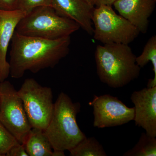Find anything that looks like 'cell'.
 I'll list each match as a JSON object with an SVG mask.
<instances>
[{
    "label": "cell",
    "mask_w": 156,
    "mask_h": 156,
    "mask_svg": "<svg viewBox=\"0 0 156 156\" xmlns=\"http://www.w3.org/2000/svg\"><path fill=\"white\" fill-rule=\"evenodd\" d=\"M11 42L10 75L20 79L27 71L36 73L55 67L69 53L71 37L48 40L22 35L15 31Z\"/></svg>",
    "instance_id": "6da1fadb"
},
{
    "label": "cell",
    "mask_w": 156,
    "mask_h": 156,
    "mask_svg": "<svg viewBox=\"0 0 156 156\" xmlns=\"http://www.w3.org/2000/svg\"><path fill=\"white\" fill-rule=\"evenodd\" d=\"M95 58L99 80L111 88L125 87L140 74L141 68L136 64V56L129 45H98Z\"/></svg>",
    "instance_id": "7a4b0ae2"
},
{
    "label": "cell",
    "mask_w": 156,
    "mask_h": 156,
    "mask_svg": "<svg viewBox=\"0 0 156 156\" xmlns=\"http://www.w3.org/2000/svg\"><path fill=\"white\" fill-rule=\"evenodd\" d=\"M81 107L80 102H73L64 92L58 95L52 118L44 130L53 150L69 151L87 137L76 121Z\"/></svg>",
    "instance_id": "3957f363"
},
{
    "label": "cell",
    "mask_w": 156,
    "mask_h": 156,
    "mask_svg": "<svg viewBox=\"0 0 156 156\" xmlns=\"http://www.w3.org/2000/svg\"><path fill=\"white\" fill-rule=\"evenodd\" d=\"M80 28L76 23L60 16L51 6H41L27 12L15 32L26 36L56 40L70 36Z\"/></svg>",
    "instance_id": "277c9868"
},
{
    "label": "cell",
    "mask_w": 156,
    "mask_h": 156,
    "mask_svg": "<svg viewBox=\"0 0 156 156\" xmlns=\"http://www.w3.org/2000/svg\"><path fill=\"white\" fill-rule=\"evenodd\" d=\"M92 21L94 38L103 44L129 45L140 33L127 20L117 14L112 6L101 5L94 8Z\"/></svg>",
    "instance_id": "5b68a950"
},
{
    "label": "cell",
    "mask_w": 156,
    "mask_h": 156,
    "mask_svg": "<svg viewBox=\"0 0 156 156\" xmlns=\"http://www.w3.org/2000/svg\"><path fill=\"white\" fill-rule=\"evenodd\" d=\"M32 128L44 130L54 111L52 89L43 87L33 78L26 79L17 91Z\"/></svg>",
    "instance_id": "8992f818"
},
{
    "label": "cell",
    "mask_w": 156,
    "mask_h": 156,
    "mask_svg": "<svg viewBox=\"0 0 156 156\" xmlns=\"http://www.w3.org/2000/svg\"><path fill=\"white\" fill-rule=\"evenodd\" d=\"M0 122L20 143L25 144L32 127L17 91L6 80L0 83Z\"/></svg>",
    "instance_id": "52a82bcc"
},
{
    "label": "cell",
    "mask_w": 156,
    "mask_h": 156,
    "mask_svg": "<svg viewBox=\"0 0 156 156\" xmlns=\"http://www.w3.org/2000/svg\"><path fill=\"white\" fill-rule=\"evenodd\" d=\"M89 104L93 108L95 128L121 126L134 119V107H128L118 98L109 94L94 95Z\"/></svg>",
    "instance_id": "ba28073f"
},
{
    "label": "cell",
    "mask_w": 156,
    "mask_h": 156,
    "mask_svg": "<svg viewBox=\"0 0 156 156\" xmlns=\"http://www.w3.org/2000/svg\"><path fill=\"white\" fill-rule=\"evenodd\" d=\"M131 99L134 105L135 125L149 136L156 137V87L134 91Z\"/></svg>",
    "instance_id": "9c48e42d"
},
{
    "label": "cell",
    "mask_w": 156,
    "mask_h": 156,
    "mask_svg": "<svg viewBox=\"0 0 156 156\" xmlns=\"http://www.w3.org/2000/svg\"><path fill=\"white\" fill-rule=\"evenodd\" d=\"M156 3V0H117L113 5L119 14L131 23L140 33L145 34Z\"/></svg>",
    "instance_id": "30bf717a"
},
{
    "label": "cell",
    "mask_w": 156,
    "mask_h": 156,
    "mask_svg": "<svg viewBox=\"0 0 156 156\" xmlns=\"http://www.w3.org/2000/svg\"><path fill=\"white\" fill-rule=\"evenodd\" d=\"M27 12L23 10H0V83L5 80L10 73L7 54L16 27Z\"/></svg>",
    "instance_id": "8fae6325"
},
{
    "label": "cell",
    "mask_w": 156,
    "mask_h": 156,
    "mask_svg": "<svg viewBox=\"0 0 156 156\" xmlns=\"http://www.w3.org/2000/svg\"><path fill=\"white\" fill-rule=\"evenodd\" d=\"M51 7L59 15L76 23L88 34L93 36L92 17L95 7L85 0H52Z\"/></svg>",
    "instance_id": "7c38bea8"
},
{
    "label": "cell",
    "mask_w": 156,
    "mask_h": 156,
    "mask_svg": "<svg viewBox=\"0 0 156 156\" xmlns=\"http://www.w3.org/2000/svg\"><path fill=\"white\" fill-rule=\"evenodd\" d=\"M24 144L29 156H53L52 145L42 129L32 128Z\"/></svg>",
    "instance_id": "4fadbf2b"
},
{
    "label": "cell",
    "mask_w": 156,
    "mask_h": 156,
    "mask_svg": "<svg viewBox=\"0 0 156 156\" xmlns=\"http://www.w3.org/2000/svg\"><path fill=\"white\" fill-rule=\"evenodd\" d=\"M136 64L140 68L151 62L153 67L154 77L149 79L147 88L156 87V36H152L147 42L141 55L136 58Z\"/></svg>",
    "instance_id": "5bb4252c"
},
{
    "label": "cell",
    "mask_w": 156,
    "mask_h": 156,
    "mask_svg": "<svg viewBox=\"0 0 156 156\" xmlns=\"http://www.w3.org/2000/svg\"><path fill=\"white\" fill-rule=\"evenodd\" d=\"M70 156H107L102 145L95 137H86L69 151Z\"/></svg>",
    "instance_id": "9a60e30c"
},
{
    "label": "cell",
    "mask_w": 156,
    "mask_h": 156,
    "mask_svg": "<svg viewBox=\"0 0 156 156\" xmlns=\"http://www.w3.org/2000/svg\"><path fill=\"white\" fill-rule=\"evenodd\" d=\"M124 156H156V137L142 133L136 145L126 151Z\"/></svg>",
    "instance_id": "2e32d148"
},
{
    "label": "cell",
    "mask_w": 156,
    "mask_h": 156,
    "mask_svg": "<svg viewBox=\"0 0 156 156\" xmlns=\"http://www.w3.org/2000/svg\"><path fill=\"white\" fill-rule=\"evenodd\" d=\"M20 143L0 122V153L4 156L13 146Z\"/></svg>",
    "instance_id": "e0dca14e"
},
{
    "label": "cell",
    "mask_w": 156,
    "mask_h": 156,
    "mask_svg": "<svg viewBox=\"0 0 156 156\" xmlns=\"http://www.w3.org/2000/svg\"><path fill=\"white\" fill-rule=\"evenodd\" d=\"M52 0H17V9L28 12L37 7L51 6Z\"/></svg>",
    "instance_id": "ac0fdd59"
},
{
    "label": "cell",
    "mask_w": 156,
    "mask_h": 156,
    "mask_svg": "<svg viewBox=\"0 0 156 156\" xmlns=\"http://www.w3.org/2000/svg\"><path fill=\"white\" fill-rule=\"evenodd\" d=\"M7 156H29L26 150L25 145L18 143L12 147L6 154Z\"/></svg>",
    "instance_id": "d6986e66"
},
{
    "label": "cell",
    "mask_w": 156,
    "mask_h": 156,
    "mask_svg": "<svg viewBox=\"0 0 156 156\" xmlns=\"http://www.w3.org/2000/svg\"><path fill=\"white\" fill-rule=\"evenodd\" d=\"M17 0H0V10L12 11L17 9Z\"/></svg>",
    "instance_id": "ffe728a7"
},
{
    "label": "cell",
    "mask_w": 156,
    "mask_h": 156,
    "mask_svg": "<svg viewBox=\"0 0 156 156\" xmlns=\"http://www.w3.org/2000/svg\"><path fill=\"white\" fill-rule=\"evenodd\" d=\"M117 0H95V6L98 7L101 5L112 6Z\"/></svg>",
    "instance_id": "44dd1931"
},
{
    "label": "cell",
    "mask_w": 156,
    "mask_h": 156,
    "mask_svg": "<svg viewBox=\"0 0 156 156\" xmlns=\"http://www.w3.org/2000/svg\"><path fill=\"white\" fill-rule=\"evenodd\" d=\"M85 1L89 3V5L95 7V0H85Z\"/></svg>",
    "instance_id": "7402d4cb"
},
{
    "label": "cell",
    "mask_w": 156,
    "mask_h": 156,
    "mask_svg": "<svg viewBox=\"0 0 156 156\" xmlns=\"http://www.w3.org/2000/svg\"><path fill=\"white\" fill-rule=\"evenodd\" d=\"M0 156H4L2 154V153H0Z\"/></svg>",
    "instance_id": "603a6c76"
}]
</instances>
